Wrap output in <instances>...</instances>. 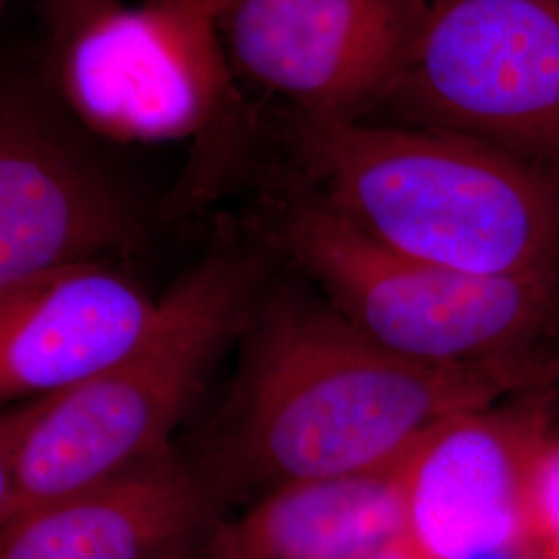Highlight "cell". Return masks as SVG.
Returning <instances> with one entry per match:
<instances>
[{"instance_id": "1", "label": "cell", "mask_w": 559, "mask_h": 559, "mask_svg": "<svg viewBox=\"0 0 559 559\" xmlns=\"http://www.w3.org/2000/svg\"><path fill=\"white\" fill-rule=\"evenodd\" d=\"M216 459L222 493L396 471L438 427L533 394V355L425 362L383 348L328 307L272 302L251 328Z\"/></svg>"}, {"instance_id": "2", "label": "cell", "mask_w": 559, "mask_h": 559, "mask_svg": "<svg viewBox=\"0 0 559 559\" xmlns=\"http://www.w3.org/2000/svg\"><path fill=\"white\" fill-rule=\"evenodd\" d=\"M295 187L367 239L477 276L559 278V170L456 133L276 108Z\"/></svg>"}, {"instance_id": "3", "label": "cell", "mask_w": 559, "mask_h": 559, "mask_svg": "<svg viewBox=\"0 0 559 559\" xmlns=\"http://www.w3.org/2000/svg\"><path fill=\"white\" fill-rule=\"evenodd\" d=\"M253 265L216 253L160 299L145 338L78 388L44 400L21 441L2 522L170 450L222 350L251 318Z\"/></svg>"}, {"instance_id": "4", "label": "cell", "mask_w": 559, "mask_h": 559, "mask_svg": "<svg viewBox=\"0 0 559 559\" xmlns=\"http://www.w3.org/2000/svg\"><path fill=\"white\" fill-rule=\"evenodd\" d=\"M274 239L340 320L411 359H512L558 332L559 278L477 276L415 260L293 195L280 201Z\"/></svg>"}, {"instance_id": "5", "label": "cell", "mask_w": 559, "mask_h": 559, "mask_svg": "<svg viewBox=\"0 0 559 559\" xmlns=\"http://www.w3.org/2000/svg\"><path fill=\"white\" fill-rule=\"evenodd\" d=\"M369 120L559 170V0H427L411 59Z\"/></svg>"}, {"instance_id": "6", "label": "cell", "mask_w": 559, "mask_h": 559, "mask_svg": "<svg viewBox=\"0 0 559 559\" xmlns=\"http://www.w3.org/2000/svg\"><path fill=\"white\" fill-rule=\"evenodd\" d=\"M50 80L67 110L117 141H162L212 127L230 75L218 40L160 0H50Z\"/></svg>"}, {"instance_id": "7", "label": "cell", "mask_w": 559, "mask_h": 559, "mask_svg": "<svg viewBox=\"0 0 559 559\" xmlns=\"http://www.w3.org/2000/svg\"><path fill=\"white\" fill-rule=\"evenodd\" d=\"M427 0H218L214 32L228 75L276 108L369 120L399 81Z\"/></svg>"}, {"instance_id": "8", "label": "cell", "mask_w": 559, "mask_h": 559, "mask_svg": "<svg viewBox=\"0 0 559 559\" xmlns=\"http://www.w3.org/2000/svg\"><path fill=\"white\" fill-rule=\"evenodd\" d=\"M119 185L46 104L0 85V290L133 247Z\"/></svg>"}, {"instance_id": "9", "label": "cell", "mask_w": 559, "mask_h": 559, "mask_svg": "<svg viewBox=\"0 0 559 559\" xmlns=\"http://www.w3.org/2000/svg\"><path fill=\"white\" fill-rule=\"evenodd\" d=\"M545 429L480 408L443 423L399 466L402 543L417 559H477L531 540L528 485Z\"/></svg>"}, {"instance_id": "10", "label": "cell", "mask_w": 559, "mask_h": 559, "mask_svg": "<svg viewBox=\"0 0 559 559\" xmlns=\"http://www.w3.org/2000/svg\"><path fill=\"white\" fill-rule=\"evenodd\" d=\"M222 496L170 448L0 522V559H200Z\"/></svg>"}, {"instance_id": "11", "label": "cell", "mask_w": 559, "mask_h": 559, "mask_svg": "<svg viewBox=\"0 0 559 559\" xmlns=\"http://www.w3.org/2000/svg\"><path fill=\"white\" fill-rule=\"evenodd\" d=\"M160 299L112 261L67 265L0 290V406L64 394L133 350Z\"/></svg>"}, {"instance_id": "12", "label": "cell", "mask_w": 559, "mask_h": 559, "mask_svg": "<svg viewBox=\"0 0 559 559\" xmlns=\"http://www.w3.org/2000/svg\"><path fill=\"white\" fill-rule=\"evenodd\" d=\"M402 535L396 468L274 487L222 519L200 559H369Z\"/></svg>"}, {"instance_id": "13", "label": "cell", "mask_w": 559, "mask_h": 559, "mask_svg": "<svg viewBox=\"0 0 559 559\" xmlns=\"http://www.w3.org/2000/svg\"><path fill=\"white\" fill-rule=\"evenodd\" d=\"M528 535L559 556V440L540 445L528 485Z\"/></svg>"}, {"instance_id": "14", "label": "cell", "mask_w": 559, "mask_h": 559, "mask_svg": "<svg viewBox=\"0 0 559 559\" xmlns=\"http://www.w3.org/2000/svg\"><path fill=\"white\" fill-rule=\"evenodd\" d=\"M44 400L0 406V522L7 516L11 503L15 460L21 441L25 438L29 425L38 417Z\"/></svg>"}, {"instance_id": "15", "label": "cell", "mask_w": 559, "mask_h": 559, "mask_svg": "<svg viewBox=\"0 0 559 559\" xmlns=\"http://www.w3.org/2000/svg\"><path fill=\"white\" fill-rule=\"evenodd\" d=\"M369 559H417L408 549H406V545L402 543V539L399 543H394L392 547H388V549H383L380 554H376V556H371Z\"/></svg>"}, {"instance_id": "16", "label": "cell", "mask_w": 559, "mask_h": 559, "mask_svg": "<svg viewBox=\"0 0 559 559\" xmlns=\"http://www.w3.org/2000/svg\"><path fill=\"white\" fill-rule=\"evenodd\" d=\"M547 559H559V556H556V554H547Z\"/></svg>"}, {"instance_id": "17", "label": "cell", "mask_w": 559, "mask_h": 559, "mask_svg": "<svg viewBox=\"0 0 559 559\" xmlns=\"http://www.w3.org/2000/svg\"><path fill=\"white\" fill-rule=\"evenodd\" d=\"M2 2H4V0H0V4H2Z\"/></svg>"}]
</instances>
